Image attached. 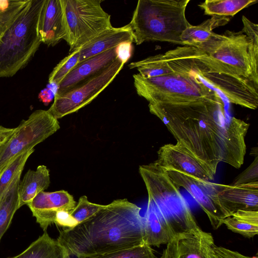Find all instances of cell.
<instances>
[{"instance_id":"cell-5","label":"cell","mask_w":258,"mask_h":258,"mask_svg":"<svg viewBox=\"0 0 258 258\" xmlns=\"http://www.w3.org/2000/svg\"><path fill=\"white\" fill-rule=\"evenodd\" d=\"M43 2L29 0L0 38V77L13 76L38 49V23Z\"/></svg>"},{"instance_id":"cell-1","label":"cell","mask_w":258,"mask_h":258,"mask_svg":"<svg viewBox=\"0 0 258 258\" xmlns=\"http://www.w3.org/2000/svg\"><path fill=\"white\" fill-rule=\"evenodd\" d=\"M221 97L181 103H149L150 112L166 126L177 142L215 175L220 162L243 164L249 124L231 116Z\"/></svg>"},{"instance_id":"cell-8","label":"cell","mask_w":258,"mask_h":258,"mask_svg":"<svg viewBox=\"0 0 258 258\" xmlns=\"http://www.w3.org/2000/svg\"><path fill=\"white\" fill-rule=\"evenodd\" d=\"M187 62L201 81L228 103L255 109L258 106V87L235 76L227 68L192 47Z\"/></svg>"},{"instance_id":"cell-27","label":"cell","mask_w":258,"mask_h":258,"mask_svg":"<svg viewBox=\"0 0 258 258\" xmlns=\"http://www.w3.org/2000/svg\"><path fill=\"white\" fill-rule=\"evenodd\" d=\"M128 67L136 69L144 78H151L169 74L174 72L165 60L163 54H159L131 62Z\"/></svg>"},{"instance_id":"cell-3","label":"cell","mask_w":258,"mask_h":258,"mask_svg":"<svg viewBox=\"0 0 258 258\" xmlns=\"http://www.w3.org/2000/svg\"><path fill=\"white\" fill-rule=\"evenodd\" d=\"M189 2L139 0L128 23L134 42L140 45L152 41L182 45L181 35L191 25L185 16Z\"/></svg>"},{"instance_id":"cell-39","label":"cell","mask_w":258,"mask_h":258,"mask_svg":"<svg viewBox=\"0 0 258 258\" xmlns=\"http://www.w3.org/2000/svg\"><path fill=\"white\" fill-rule=\"evenodd\" d=\"M55 93L52 89L47 87L41 90L38 95L39 100L45 105H47L54 98Z\"/></svg>"},{"instance_id":"cell-24","label":"cell","mask_w":258,"mask_h":258,"mask_svg":"<svg viewBox=\"0 0 258 258\" xmlns=\"http://www.w3.org/2000/svg\"><path fill=\"white\" fill-rule=\"evenodd\" d=\"M222 224L244 237L252 238L258 234V210H238L224 218Z\"/></svg>"},{"instance_id":"cell-36","label":"cell","mask_w":258,"mask_h":258,"mask_svg":"<svg viewBox=\"0 0 258 258\" xmlns=\"http://www.w3.org/2000/svg\"><path fill=\"white\" fill-rule=\"evenodd\" d=\"M243 27L241 31L253 43L258 44V26L251 22L245 16L242 17Z\"/></svg>"},{"instance_id":"cell-40","label":"cell","mask_w":258,"mask_h":258,"mask_svg":"<svg viewBox=\"0 0 258 258\" xmlns=\"http://www.w3.org/2000/svg\"><path fill=\"white\" fill-rule=\"evenodd\" d=\"M14 130L15 128H8L0 125V152L12 135Z\"/></svg>"},{"instance_id":"cell-21","label":"cell","mask_w":258,"mask_h":258,"mask_svg":"<svg viewBox=\"0 0 258 258\" xmlns=\"http://www.w3.org/2000/svg\"><path fill=\"white\" fill-rule=\"evenodd\" d=\"M50 183L49 169L43 165L35 170L29 169L19 186V208L28 205L39 192L47 189Z\"/></svg>"},{"instance_id":"cell-28","label":"cell","mask_w":258,"mask_h":258,"mask_svg":"<svg viewBox=\"0 0 258 258\" xmlns=\"http://www.w3.org/2000/svg\"><path fill=\"white\" fill-rule=\"evenodd\" d=\"M34 150V149L29 150L17 155L0 173V203L14 178L22 172L27 160Z\"/></svg>"},{"instance_id":"cell-26","label":"cell","mask_w":258,"mask_h":258,"mask_svg":"<svg viewBox=\"0 0 258 258\" xmlns=\"http://www.w3.org/2000/svg\"><path fill=\"white\" fill-rule=\"evenodd\" d=\"M256 3L257 0H206L199 6L205 15L230 17Z\"/></svg>"},{"instance_id":"cell-23","label":"cell","mask_w":258,"mask_h":258,"mask_svg":"<svg viewBox=\"0 0 258 258\" xmlns=\"http://www.w3.org/2000/svg\"><path fill=\"white\" fill-rule=\"evenodd\" d=\"M230 19V17L212 16L201 24L197 26L191 25L181 35L182 45L196 47L207 42L211 37L215 28L225 25Z\"/></svg>"},{"instance_id":"cell-7","label":"cell","mask_w":258,"mask_h":258,"mask_svg":"<svg viewBox=\"0 0 258 258\" xmlns=\"http://www.w3.org/2000/svg\"><path fill=\"white\" fill-rule=\"evenodd\" d=\"M196 47L222 64L236 77L258 87V44L241 31L214 32L210 38Z\"/></svg>"},{"instance_id":"cell-30","label":"cell","mask_w":258,"mask_h":258,"mask_svg":"<svg viewBox=\"0 0 258 258\" xmlns=\"http://www.w3.org/2000/svg\"><path fill=\"white\" fill-rule=\"evenodd\" d=\"M78 258H157L153 249L146 244L132 248L117 250L110 253L80 256Z\"/></svg>"},{"instance_id":"cell-15","label":"cell","mask_w":258,"mask_h":258,"mask_svg":"<svg viewBox=\"0 0 258 258\" xmlns=\"http://www.w3.org/2000/svg\"><path fill=\"white\" fill-rule=\"evenodd\" d=\"M217 196L224 218L238 210H258V181L237 185L218 183Z\"/></svg>"},{"instance_id":"cell-20","label":"cell","mask_w":258,"mask_h":258,"mask_svg":"<svg viewBox=\"0 0 258 258\" xmlns=\"http://www.w3.org/2000/svg\"><path fill=\"white\" fill-rule=\"evenodd\" d=\"M124 42H134L129 24L105 30L80 48L79 62L93 56L115 48Z\"/></svg>"},{"instance_id":"cell-13","label":"cell","mask_w":258,"mask_h":258,"mask_svg":"<svg viewBox=\"0 0 258 258\" xmlns=\"http://www.w3.org/2000/svg\"><path fill=\"white\" fill-rule=\"evenodd\" d=\"M157 154L155 162L166 170H174L205 181L214 179L211 169L179 142L162 146Z\"/></svg>"},{"instance_id":"cell-11","label":"cell","mask_w":258,"mask_h":258,"mask_svg":"<svg viewBox=\"0 0 258 258\" xmlns=\"http://www.w3.org/2000/svg\"><path fill=\"white\" fill-rule=\"evenodd\" d=\"M123 62L116 58L112 63L81 84L59 95L47 111L56 119L77 112L91 102L111 83L123 68Z\"/></svg>"},{"instance_id":"cell-25","label":"cell","mask_w":258,"mask_h":258,"mask_svg":"<svg viewBox=\"0 0 258 258\" xmlns=\"http://www.w3.org/2000/svg\"><path fill=\"white\" fill-rule=\"evenodd\" d=\"M22 172L14 178L0 203V241L19 209V186Z\"/></svg>"},{"instance_id":"cell-34","label":"cell","mask_w":258,"mask_h":258,"mask_svg":"<svg viewBox=\"0 0 258 258\" xmlns=\"http://www.w3.org/2000/svg\"><path fill=\"white\" fill-rule=\"evenodd\" d=\"M212 255L213 258H258L257 254L253 256H248L238 251L218 246L215 244L213 247Z\"/></svg>"},{"instance_id":"cell-12","label":"cell","mask_w":258,"mask_h":258,"mask_svg":"<svg viewBox=\"0 0 258 258\" xmlns=\"http://www.w3.org/2000/svg\"><path fill=\"white\" fill-rule=\"evenodd\" d=\"M165 171L177 186L184 188L196 201L207 214L213 228H219L224 217L217 199L218 183L197 178L174 170Z\"/></svg>"},{"instance_id":"cell-17","label":"cell","mask_w":258,"mask_h":258,"mask_svg":"<svg viewBox=\"0 0 258 258\" xmlns=\"http://www.w3.org/2000/svg\"><path fill=\"white\" fill-rule=\"evenodd\" d=\"M116 58L114 48L79 62L57 86L55 94H62L81 84L104 70Z\"/></svg>"},{"instance_id":"cell-18","label":"cell","mask_w":258,"mask_h":258,"mask_svg":"<svg viewBox=\"0 0 258 258\" xmlns=\"http://www.w3.org/2000/svg\"><path fill=\"white\" fill-rule=\"evenodd\" d=\"M143 217L144 242L150 246L167 244L177 235L154 203L148 199Z\"/></svg>"},{"instance_id":"cell-38","label":"cell","mask_w":258,"mask_h":258,"mask_svg":"<svg viewBox=\"0 0 258 258\" xmlns=\"http://www.w3.org/2000/svg\"><path fill=\"white\" fill-rule=\"evenodd\" d=\"M177 238V236L167 244L166 248L159 258H175Z\"/></svg>"},{"instance_id":"cell-37","label":"cell","mask_w":258,"mask_h":258,"mask_svg":"<svg viewBox=\"0 0 258 258\" xmlns=\"http://www.w3.org/2000/svg\"><path fill=\"white\" fill-rule=\"evenodd\" d=\"M132 42H124L115 47L117 58L124 63L131 58L133 50Z\"/></svg>"},{"instance_id":"cell-31","label":"cell","mask_w":258,"mask_h":258,"mask_svg":"<svg viewBox=\"0 0 258 258\" xmlns=\"http://www.w3.org/2000/svg\"><path fill=\"white\" fill-rule=\"evenodd\" d=\"M80 49L74 50L63 58L53 69L48 78L49 84L58 86L64 77L79 62Z\"/></svg>"},{"instance_id":"cell-35","label":"cell","mask_w":258,"mask_h":258,"mask_svg":"<svg viewBox=\"0 0 258 258\" xmlns=\"http://www.w3.org/2000/svg\"><path fill=\"white\" fill-rule=\"evenodd\" d=\"M54 224L57 226L72 228L79 223L70 213L66 211H60L56 215Z\"/></svg>"},{"instance_id":"cell-16","label":"cell","mask_w":258,"mask_h":258,"mask_svg":"<svg viewBox=\"0 0 258 258\" xmlns=\"http://www.w3.org/2000/svg\"><path fill=\"white\" fill-rule=\"evenodd\" d=\"M38 34L41 42L53 46L66 33L64 15L60 0H44L39 14Z\"/></svg>"},{"instance_id":"cell-32","label":"cell","mask_w":258,"mask_h":258,"mask_svg":"<svg viewBox=\"0 0 258 258\" xmlns=\"http://www.w3.org/2000/svg\"><path fill=\"white\" fill-rule=\"evenodd\" d=\"M105 207L90 202L86 196H81L78 204L70 213L78 223L89 219Z\"/></svg>"},{"instance_id":"cell-2","label":"cell","mask_w":258,"mask_h":258,"mask_svg":"<svg viewBox=\"0 0 258 258\" xmlns=\"http://www.w3.org/2000/svg\"><path fill=\"white\" fill-rule=\"evenodd\" d=\"M141 208L117 199L72 228L59 231L57 240L70 255L102 254L144 244Z\"/></svg>"},{"instance_id":"cell-22","label":"cell","mask_w":258,"mask_h":258,"mask_svg":"<svg viewBox=\"0 0 258 258\" xmlns=\"http://www.w3.org/2000/svg\"><path fill=\"white\" fill-rule=\"evenodd\" d=\"M68 250L46 231L20 254L8 258H70Z\"/></svg>"},{"instance_id":"cell-33","label":"cell","mask_w":258,"mask_h":258,"mask_svg":"<svg viewBox=\"0 0 258 258\" xmlns=\"http://www.w3.org/2000/svg\"><path fill=\"white\" fill-rule=\"evenodd\" d=\"M258 181V156L255 157L251 164L232 182L231 185Z\"/></svg>"},{"instance_id":"cell-29","label":"cell","mask_w":258,"mask_h":258,"mask_svg":"<svg viewBox=\"0 0 258 258\" xmlns=\"http://www.w3.org/2000/svg\"><path fill=\"white\" fill-rule=\"evenodd\" d=\"M29 0H0V38Z\"/></svg>"},{"instance_id":"cell-10","label":"cell","mask_w":258,"mask_h":258,"mask_svg":"<svg viewBox=\"0 0 258 258\" xmlns=\"http://www.w3.org/2000/svg\"><path fill=\"white\" fill-rule=\"evenodd\" d=\"M59 128L58 119L47 110H35L22 120L1 150L0 173L14 157L34 149Z\"/></svg>"},{"instance_id":"cell-9","label":"cell","mask_w":258,"mask_h":258,"mask_svg":"<svg viewBox=\"0 0 258 258\" xmlns=\"http://www.w3.org/2000/svg\"><path fill=\"white\" fill-rule=\"evenodd\" d=\"M66 38L70 53L80 49L102 32L112 27L111 16L100 0H60Z\"/></svg>"},{"instance_id":"cell-6","label":"cell","mask_w":258,"mask_h":258,"mask_svg":"<svg viewBox=\"0 0 258 258\" xmlns=\"http://www.w3.org/2000/svg\"><path fill=\"white\" fill-rule=\"evenodd\" d=\"M148 199L159 210L177 236L200 228L189 207L165 170L155 162L139 167Z\"/></svg>"},{"instance_id":"cell-14","label":"cell","mask_w":258,"mask_h":258,"mask_svg":"<svg viewBox=\"0 0 258 258\" xmlns=\"http://www.w3.org/2000/svg\"><path fill=\"white\" fill-rule=\"evenodd\" d=\"M77 205L73 196L67 191H41L27 205L36 222L46 231L54 223L57 213L66 211L71 213Z\"/></svg>"},{"instance_id":"cell-4","label":"cell","mask_w":258,"mask_h":258,"mask_svg":"<svg viewBox=\"0 0 258 258\" xmlns=\"http://www.w3.org/2000/svg\"><path fill=\"white\" fill-rule=\"evenodd\" d=\"M173 69L174 73L147 79L139 74H134V84L138 95L149 103H181L221 97L186 65L175 63Z\"/></svg>"},{"instance_id":"cell-19","label":"cell","mask_w":258,"mask_h":258,"mask_svg":"<svg viewBox=\"0 0 258 258\" xmlns=\"http://www.w3.org/2000/svg\"><path fill=\"white\" fill-rule=\"evenodd\" d=\"M211 233L200 229L177 235L175 258H213Z\"/></svg>"}]
</instances>
